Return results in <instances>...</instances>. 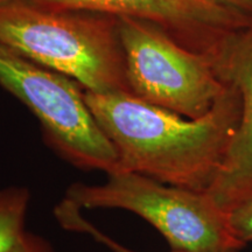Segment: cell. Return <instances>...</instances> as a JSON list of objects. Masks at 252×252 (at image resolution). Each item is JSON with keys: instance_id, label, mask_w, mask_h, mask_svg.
Here are the masks:
<instances>
[{"instance_id": "1", "label": "cell", "mask_w": 252, "mask_h": 252, "mask_svg": "<svg viewBox=\"0 0 252 252\" xmlns=\"http://www.w3.org/2000/svg\"><path fill=\"white\" fill-rule=\"evenodd\" d=\"M202 118L189 119L128 93L84 91V99L118 157L119 169L163 184L207 190L242 115L231 83Z\"/></svg>"}, {"instance_id": "2", "label": "cell", "mask_w": 252, "mask_h": 252, "mask_svg": "<svg viewBox=\"0 0 252 252\" xmlns=\"http://www.w3.org/2000/svg\"><path fill=\"white\" fill-rule=\"evenodd\" d=\"M0 42L84 91L128 93L117 18L9 0L0 5Z\"/></svg>"}, {"instance_id": "3", "label": "cell", "mask_w": 252, "mask_h": 252, "mask_svg": "<svg viewBox=\"0 0 252 252\" xmlns=\"http://www.w3.org/2000/svg\"><path fill=\"white\" fill-rule=\"evenodd\" d=\"M106 176L99 185H70L63 200L81 210L133 213L156 228L172 251L239 252L245 247L232 235L228 215L206 190L176 187L127 171Z\"/></svg>"}, {"instance_id": "4", "label": "cell", "mask_w": 252, "mask_h": 252, "mask_svg": "<svg viewBox=\"0 0 252 252\" xmlns=\"http://www.w3.org/2000/svg\"><path fill=\"white\" fill-rule=\"evenodd\" d=\"M0 87L35 116L46 143L63 160L82 171H118L117 153L76 82L0 42Z\"/></svg>"}, {"instance_id": "5", "label": "cell", "mask_w": 252, "mask_h": 252, "mask_svg": "<svg viewBox=\"0 0 252 252\" xmlns=\"http://www.w3.org/2000/svg\"><path fill=\"white\" fill-rule=\"evenodd\" d=\"M128 93L189 119L207 115L226 84L214 62L185 48L156 25L118 19Z\"/></svg>"}, {"instance_id": "6", "label": "cell", "mask_w": 252, "mask_h": 252, "mask_svg": "<svg viewBox=\"0 0 252 252\" xmlns=\"http://www.w3.org/2000/svg\"><path fill=\"white\" fill-rule=\"evenodd\" d=\"M56 11L131 18L156 25L185 48L215 63L252 20L206 0H27Z\"/></svg>"}, {"instance_id": "7", "label": "cell", "mask_w": 252, "mask_h": 252, "mask_svg": "<svg viewBox=\"0 0 252 252\" xmlns=\"http://www.w3.org/2000/svg\"><path fill=\"white\" fill-rule=\"evenodd\" d=\"M220 80L237 88L242 115L207 193L225 214L252 198V25L232 37L215 62Z\"/></svg>"}, {"instance_id": "8", "label": "cell", "mask_w": 252, "mask_h": 252, "mask_svg": "<svg viewBox=\"0 0 252 252\" xmlns=\"http://www.w3.org/2000/svg\"><path fill=\"white\" fill-rule=\"evenodd\" d=\"M31 193L23 186L0 189V252H11L26 231Z\"/></svg>"}, {"instance_id": "9", "label": "cell", "mask_w": 252, "mask_h": 252, "mask_svg": "<svg viewBox=\"0 0 252 252\" xmlns=\"http://www.w3.org/2000/svg\"><path fill=\"white\" fill-rule=\"evenodd\" d=\"M54 216L58 220L60 225L69 231L78 232V234H87L93 237L104 247L110 249L112 252H138L132 250L130 248H126L125 245L115 241L106 234H104L102 230H99L96 225H94L89 220L82 214L80 208L75 207L74 204L63 200L60 202L54 209ZM171 252H186V251H172ZM223 252H235V251H223Z\"/></svg>"}, {"instance_id": "10", "label": "cell", "mask_w": 252, "mask_h": 252, "mask_svg": "<svg viewBox=\"0 0 252 252\" xmlns=\"http://www.w3.org/2000/svg\"><path fill=\"white\" fill-rule=\"evenodd\" d=\"M226 215L234 237L244 245L252 242V198L241 203Z\"/></svg>"}, {"instance_id": "11", "label": "cell", "mask_w": 252, "mask_h": 252, "mask_svg": "<svg viewBox=\"0 0 252 252\" xmlns=\"http://www.w3.org/2000/svg\"><path fill=\"white\" fill-rule=\"evenodd\" d=\"M11 252H55L53 245L42 236L25 231L23 237Z\"/></svg>"}, {"instance_id": "12", "label": "cell", "mask_w": 252, "mask_h": 252, "mask_svg": "<svg viewBox=\"0 0 252 252\" xmlns=\"http://www.w3.org/2000/svg\"><path fill=\"white\" fill-rule=\"evenodd\" d=\"M252 20V0H206Z\"/></svg>"}, {"instance_id": "13", "label": "cell", "mask_w": 252, "mask_h": 252, "mask_svg": "<svg viewBox=\"0 0 252 252\" xmlns=\"http://www.w3.org/2000/svg\"><path fill=\"white\" fill-rule=\"evenodd\" d=\"M7 1H9V0H0V5L4 4V2H7Z\"/></svg>"}]
</instances>
